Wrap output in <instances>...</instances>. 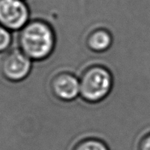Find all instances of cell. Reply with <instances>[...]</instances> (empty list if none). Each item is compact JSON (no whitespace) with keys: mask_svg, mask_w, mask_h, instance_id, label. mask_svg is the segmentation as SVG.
I'll list each match as a JSON object with an SVG mask.
<instances>
[{"mask_svg":"<svg viewBox=\"0 0 150 150\" xmlns=\"http://www.w3.org/2000/svg\"><path fill=\"white\" fill-rule=\"evenodd\" d=\"M55 34L49 23L43 20H31L18 32V48L33 62H41L54 50Z\"/></svg>","mask_w":150,"mask_h":150,"instance_id":"1","label":"cell"},{"mask_svg":"<svg viewBox=\"0 0 150 150\" xmlns=\"http://www.w3.org/2000/svg\"><path fill=\"white\" fill-rule=\"evenodd\" d=\"M112 83L111 73L106 66L91 65L86 69L80 79V95L90 103L101 101L110 93Z\"/></svg>","mask_w":150,"mask_h":150,"instance_id":"2","label":"cell"},{"mask_svg":"<svg viewBox=\"0 0 150 150\" xmlns=\"http://www.w3.org/2000/svg\"><path fill=\"white\" fill-rule=\"evenodd\" d=\"M34 62L18 47L7 50L0 62V72L5 79L21 82L31 74Z\"/></svg>","mask_w":150,"mask_h":150,"instance_id":"3","label":"cell"},{"mask_svg":"<svg viewBox=\"0 0 150 150\" xmlns=\"http://www.w3.org/2000/svg\"><path fill=\"white\" fill-rule=\"evenodd\" d=\"M31 20L25 0H0V24L11 32H19Z\"/></svg>","mask_w":150,"mask_h":150,"instance_id":"4","label":"cell"},{"mask_svg":"<svg viewBox=\"0 0 150 150\" xmlns=\"http://www.w3.org/2000/svg\"><path fill=\"white\" fill-rule=\"evenodd\" d=\"M52 91L57 98L72 101L80 95V80L70 73H61L52 81Z\"/></svg>","mask_w":150,"mask_h":150,"instance_id":"5","label":"cell"},{"mask_svg":"<svg viewBox=\"0 0 150 150\" xmlns=\"http://www.w3.org/2000/svg\"><path fill=\"white\" fill-rule=\"evenodd\" d=\"M112 36L105 28H98L93 31L87 39V45L92 51L103 52L107 51L112 45Z\"/></svg>","mask_w":150,"mask_h":150,"instance_id":"6","label":"cell"},{"mask_svg":"<svg viewBox=\"0 0 150 150\" xmlns=\"http://www.w3.org/2000/svg\"><path fill=\"white\" fill-rule=\"evenodd\" d=\"M74 150H108V147L100 140L90 139L79 144Z\"/></svg>","mask_w":150,"mask_h":150,"instance_id":"7","label":"cell"},{"mask_svg":"<svg viewBox=\"0 0 150 150\" xmlns=\"http://www.w3.org/2000/svg\"><path fill=\"white\" fill-rule=\"evenodd\" d=\"M12 43V34L10 30L0 24V53L7 52Z\"/></svg>","mask_w":150,"mask_h":150,"instance_id":"8","label":"cell"},{"mask_svg":"<svg viewBox=\"0 0 150 150\" xmlns=\"http://www.w3.org/2000/svg\"><path fill=\"white\" fill-rule=\"evenodd\" d=\"M140 150H150V135L143 140L140 145Z\"/></svg>","mask_w":150,"mask_h":150,"instance_id":"9","label":"cell"}]
</instances>
